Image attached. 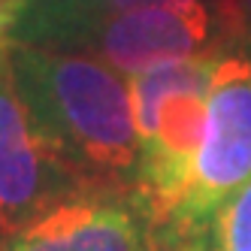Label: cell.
Wrapping results in <instances>:
<instances>
[{"mask_svg":"<svg viewBox=\"0 0 251 251\" xmlns=\"http://www.w3.org/2000/svg\"><path fill=\"white\" fill-rule=\"evenodd\" d=\"M0 73L30 130L91 191L136 188V124L130 82L85 51L3 43Z\"/></svg>","mask_w":251,"mask_h":251,"instance_id":"cell-1","label":"cell"},{"mask_svg":"<svg viewBox=\"0 0 251 251\" xmlns=\"http://www.w3.org/2000/svg\"><path fill=\"white\" fill-rule=\"evenodd\" d=\"M215 61L218 58L170 61L127 79L139 146L133 194L157 233L191 182L206 130Z\"/></svg>","mask_w":251,"mask_h":251,"instance_id":"cell-2","label":"cell"},{"mask_svg":"<svg viewBox=\"0 0 251 251\" xmlns=\"http://www.w3.org/2000/svg\"><path fill=\"white\" fill-rule=\"evenodd\" d=\"M251 178V49L218 55L209 88V115L191 182L160 227L167 251H194L218 209Z\"/></svg>","mask_w":251,"mask_h":251,"instance_id":"cell-3","label":"cell"},{"mask_svg":"<svg viewBox=\"0 0 251 251\" xmlns=\"http://www.w3.org/2000/svg\"><path fill=\"white\" fill-rule=\"evenodd\" d=\"M236 46H242L236 0H167L97 19L70 33L58 49L85 51L133 79L160 64L218 58Z\"/></svg>","mask_w":251,"mask_h":251,"instance_id":"cell-4","label":"cell"},{"mask_svg":"<svg viewBox=\"0 0 251 251\" xmlns=\"http://www.w3.org/2000/svg\"><path fill=\"white\" fill-rule=\"evenodd\" d=\"M0 251H167L130 191H82L0 236Z\"/></svg>","mask_w":251,"mask_h":251,"instance_id":"cell-5","label":"cell"},{"mask_svg":"<svg viewBox=\"0 0 251 251\" xmlns=\"http://www.w3.org/2000/svg\"><path fill=\"white\" fill-rule=\"evenodd\" d=\"M82 191L91 188L30 130L12 85L0 73V236Z\"/></svg>","mask_w":251,"mask_h":251,"instance_id":"cell-6","label":"cell"},{"mask_svg":"<svg viewBox=\"0 0 251 251\" xmlns=\"http://www.w3.org/2000/svg\"><path fill=\"white\" fill-rule=\"evenodd\" d=\"M149 3H167V0H30L9 43L58 49L70 33L85 25Z\"/></svg>","mask_w":251,"mask_h":251,"instance_id":"cell-7","label":"cell"},{"mask_svg":"<svg viewBox=\"0 0 251 251\" xmlns=\"http://www.w3.org/2000/svg\"><path fill=\"white\" fill-rule=\"evenodd\" d=\"M194 251H251V178L218 209Z\"/></svg>","mask_w":251,"mask_h":251,"instance_id":"cell-8","label":"cell"},{"mask_svg":"<svg viewBox=\"0 0 251 251\" xmlns=\"http://www.w3.org/2000/svg\"><path fill=\"white\" fill-rule=\"evenodd\" d=\"M27 3L30 0H0V43H6L12 37V30L19 27Z\"/></svg>","mask_w":251,"mask_h":251,"instance_id":"cell-9","label":"cell"},{"mask_svg":"<svg viewBox=\"0 0 251 251\" xmlns=\"http://www.w3.org/2000/svg\"><path fill=\"white\" fill-rule=\"evenodd\" d=\"M236 19H239V40L251 49V0H236Z\"/></svg>","mask_w":251,"mask_h":251,"instance_id":"cell-10","label":"cell"},{"mask_svg":"<svg viewBox=\"0 0 251 251\" xmlns=\"http://www.w3.org/2000/svg\"><path fill=\"white\" fill-rule=\"evenodd\" d=\"M0 46H3V43H0Z\"/></svg>","mask_w":251,"mask_h":251,"instance_id":"cell-11","label":"cell"}]
</instances>
